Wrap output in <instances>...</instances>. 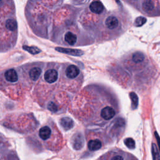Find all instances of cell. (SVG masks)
Returning <instances> with one entry per match:
<instances>
[{
	"instance_id": "6da1fadb",
	"label": "cell",
	"mask_w": 160,
	"mask_h": 160,
	"mask_svg": "<svg viewBox=\"0 0 160 160\" xmlns=\"http://www.w3.org/2000/svg\"><path fill=\"white\" fill-rule=\"evenodd\" d=\"M38 136L44 147L51 151L58 152L63 146V138L52 125L46 124L42 126L38 132Z\"/></svg>"
},
{
	"instance_id": "7a4b0ae2",
	"label": "cell",
	"mask_w": 160,
	"mask_h": 160,
	"mask_svg": "<svg viewBox=\"0 0 160 160\" xmlns=\"http://www.w3.org/2000/svg\"><path fill=\"white\" fill-rule=\"evenodd\" d=\"M58 71L54 68H48L45 71L43 74V79L46 83L49 84H54L56 82L58 79Z\"/></svg>"
},
{
	"instance_id": "3957f363",
	"label": "cell",
	"mask_w": 160,
	"mask_h": 160,
	"mask_svg": "<svg viewBox=\"0 0 160 160\" xmlns=\"http://www.w3.org/2000/svg\"><path fill=\"white\" fill-rule=\"evenodd\" d=\"M42 72V69L41 65L35 64L32 65L28 71V76L29 80L33 82L37 81L40 78L41 73Z\"/></svg>"
},
{
	"instance_id": "277c9868",
	"label": "cell",
	"mask_w": 160,
	"mask_h": 160,
	"mask_svg": "<svg viewBox=\"0 0 160 160\" xmlns=\"http://www.w3.org/2000/svg\"><path fill=\"white\" fill-rule=\"evenodd\" d=\"M3 77L6 81L9 83H14L18 81L19 74L18 71L14 68H10L2 73Z\"/></svg>"
},
{
	"instance_id": "5b68a950",
	"label": "cell",
	"mask_w": 160,
	"mask_h": 160,
	"mask_svg": "<svg viewBox=\"0 0 160 160\" xmlns=\"http://www.w3.org/2000/svg\"><path fill=\"white\" fill-rule=\"evenodd\" d=\"M65 75L67 78L73 79L79 76L81 71L79 68L74 64H69L65 69Z\"/></svg>"
},
{
	"instance_id": "8992f818",
	"label": "cell",
	"mask_w": 160,
	"mask_h": 160,
	"mask_svg": "<svg viewBox=\"0 0 160 160\" xmlns=\"http://www.w3.org/2000/svg\"><path fill=\"white\" fill-rule=\"evenodd\" d=\"M64 42L71 46H75L77 43L78 41V36L77 35L71 31H66L64 34Z\"/></svg>"
},
{
	"instance_id": "52a82bcc",
	"label": "cell",
	"mask_w": 160,
	"mask_h": 160,
	"mask_svg": "<svg viewBox=\"0 0 160 160\" xmlns=\"http://www.w3.org/2000/svg\"><path fill=\"white\" fill-rule=\"evenodd\" d=\"M119 24V22L118 19L113 15H110L108 16L104 21V25L105 26L110 29L113 30L116 29Z\"/></svg>"
},
{
	"instance_id": "ba28073f",
	"label": "cell",
	"mask_w": 160,
	"mask_h": 160,
	"mask_svg": "<svg viewBox=\"0 0 160 160\" xmlns=\"http://www.w3.org/2000/svg\"><path fill=\"white\" fill-rule=\"evenodd\" d=\"M100 115L103 119L108 121L112 119L115 116L116 111L112 107L106 106L101 109Z\"/></svg>"
},
{
	"instance_id": "9c48e42d",
	"label": "cell",
	"mask_w": 160,
	"mask_h": 160,
	"mask_svg": "<svg viewBox=\"0 0 160 160\" xmlns=\"http://www.w3.org/2000/svg\"><path fill=\"white\" fill-rule=\"evenodd\" d=\"M89 8L92 13L96 14H101L104 9V5L101 1H94L91 2V4H89Z\"/></svg>"
},
{
	"instance_id": "30bf717a",
	"label": "cell",
	"mask_w": 160,
	"mask_h": 160,
	"mask_svg": "<svg viewBox=\"0 0 160 160\" xmlns=\"http://www.w3.org/2000/svg\"><path fill=\"white\" fill-rule=\"evenodd\" d=\"M72 145L74 149L79 150L84 145V139L81 134L76 133L72 138Z\"/></svg>"
},
{
	"instance_id": "8fae6325",
	"label": "cell",
	"mask_w": 160,
	"mask_h": 160,
	"mask_svg": "<svg viewBox=\"0 0 160 160\" xmlns=\"http://www.w3.org/2000/svg\"><path fill=\"white\" fill-rule=\"evenodd\" d=\"M5 28L9 32H16L18 29V24L15 18H8L4 22Z\"/></svg>"
},
{
	"instance_id": "7c38bea8",
	"label": "cell",
	"mask_w": 160,
	"mask_h": 160,
	"mask_svg": "<svg viewBox=\"0 0 160 160\" xmlns=\"http://www.w3.org/2000/svg\"><path fill=\"white\" fill-rule=\"evenodd\" d=\"M59 124L65 131L70 130L74 126V121L69 117L62 118L59 121Z\"/></svg>"
},
{
	"instance_id": "4fadbf2b",
	"label": "cell",
	"mask_w": 160,
	"mask_h": 160,
	"mask_svg": "<svg viewBox=\"0 0 160 160\" xmlns=\"http://www.w3.org/2000/svg\"><path fill=\"white\" fill-rule=\"evenodd\" d=\"M102 147V142L99 139H91L88 141V148L91 151H98Z\"/></svg>"
},
{
	"instance_id": "5bb4252c",
	"label": "cell",
	"mask_w": 160,
	"mask_h": 160,
	"mask_svg": "<svg viewBox=\"0 0 160 160\" xmlns=\"http://www.w3.org/2000/svg\"><path fill=\"white\" fill-rule=\"evenodd\" d=\"M55 49L57 51L60 52H63L65 54H68L72 56H80L84 54L83 51L80 49H68V48H56Z\"/></svg>"
},
{
	"instance_id": "9a60e30c",
	"label": "cell",
	"mask_w": 160,
	"mask_h": 160,
	"mask_svg": "<svg viewBox=\"0 0 160 160\" xmlns=\"http://www.w3.org/2000/svg\"><path fill=\"white\" fill-rule=\"evenodd\" d=\"M9 144L8 141L0 136V159H2L8 151Z\"/></svg>"
},
{
	"instance_id": "2e32d148",
	"label": "cell",
	"mask_w": 160,
	"mask_h": 160,
	"mask_svg": "<svg viewBox=\"0 0 160 160\" xmlns=\"http://www.w3.org/2000/svg\"><path fill=\"white\" fill-rule=\"evenodd\" d=\"M154 2L152 1H142V8L143 10L146 12H150L154 9Z\"/></svg>"
},
{
	"instance_id": "e0dca14e",
	"label": "cell",
	"mask_w": 160,
	"mask_h": 160,
	"mask_svg": "<svg viewBox=\"0 0 160 160\" xmlns=\"http://www.w3.org/2000/svg\"><path fill=\"white\" fill-rule=\"evenodd\" d=\"M133 62L136 63H141L145 59L144 54L141 52H136L133 54L132 56Z\"/></svg>"
},
{
	"instance_id": "ac0fdd59",
	"label": "cell",
	"mask_w": 160,
	"mask_h": 160,
	"mask_svg": "<svg viewBox=\"0 0 160 160\" xmlns=\"http://www.w3.org/2000/svg\"><path fill=\"white\" fill-rule=\"evenodd\" d=\"M151 152L152 160H160V154L156 144L152 143L151 146Z\"/></svg>"
},
{
	"instance_id": "d6986e66",
	"label": "cell",
	"mask_w": 160,
	"mask_h": 160,
	"mask_svg": "<svg viewBox=\"0 0 160 160\" xmlns=\"http://www.w3.org/2000/svg\"><path fill=\"white\" fill-rule=\"evenodd\" d=\"M22 48L24 50L28 51L29 53H31L32 54H36L41 52V50L38 48L35 47V46L29 47V46H23Z\"/></svg>"
},
{
	"instance_id": "ffe728a7",
	"label": "cell",
	"mask_w": 160,
	"mask_h": 160,
	"mask_svg": "<svg viewBox=\"0 0 160 160\" xmlns=\"http://www.w3.org/2000/svg\"><path fill=\"white\" fill-rule=\"evenodd\" d=\"M130 96V98L132 100V106L133 109H135L137 108L138 104V98L137 96V95L133 92H131L129 94Z\"/></svg>"
},
{
	"instance_id": "44dd1931",
	"label": "cell",
	"mask_w": 160,
	"mask_h": 160,
	"mask_svg": "<svg viewBox=\"0 0 160 160\" xmlns=\"http://www.w3.org/2000/svg\"><path fill=\"white\" fill-rule=\"evenodd\" d=\"M124 144L129 149H133L135 148V141L131 138H126L124 140Z\"/></svg>"
},
{
	"instance_id": "7402d4cb",
	"label": "cell",
	"mask_w": 160,
	"mask_h": 160,
	"mask_svg": "<svg viewBox=\"0 0 160 160\" xmlns=\"http://www.w3.org/2000/svg\"><path fill=\"white\" fill-rule=\"evenodd\" d=\"M47 108L50 111H51L52 112H56L58 111V106L54 101L49 102Z\"/></svg>"
},
{
	"instance_id": "603a6c76",
	"label": "cell",
	"mask_w": 160,
	"mask_h": 160,
	"mask_svg": "<svg viewBox=\"0 0 160 160\" xmlns=\"http://www.w3.org/2000/svg\"><path fill=\"white\" fill-rule=\"evenodd\" d=\"M146 22V19L144 17L142 16H139L138 18H137L135 20L134 22V24L136 26H141L142 25H143L144 24H145V22Z\"/></svg>"
},
{
	"instance_id": "cb8c5ba5",
	"label": "cell",
	"mask_w": 160,
	"mask_h": 160,
	"mask_svg": "<svg viewBox=\"0 0 160 160\" xmlns=\"http://www.w3.org/2000/svg\"><path fill=\"white\" fill-rule=\"evenodd\" d=\"M154 135H155V137H156V139L157 140V142H158V146H159V151H160V137L159 136L157 132H154Z\"/></svg>"
},
{
	"instance_id": "d4e9b609",
	"label": "cell",
	"mask_w": 160,
	"mask_h": 160,
	"mask_svg": "<svg viewBox=\"0 0 160 160\" xmlns=\"http://www.w3.org/2000/svg\"><path fill=\"white\" fill-rule=\"evenodd\" d=\"M111 160H124V159L122 156H121L119 155H117V156H115L113 158H112L111 159Z\"/></svg>"
}]
</instances>
